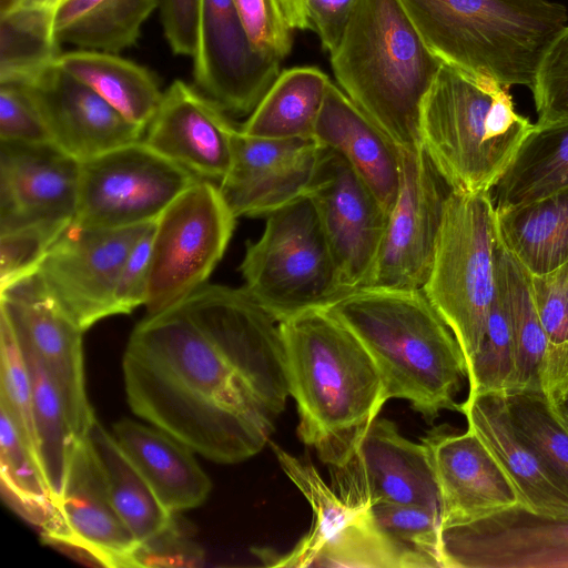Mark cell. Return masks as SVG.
<instances>
[{
    "label": "cell",
    "mask_w": 568,
    "mask_h": 568,
    "mask_svg": "<svg viewBox=\"0 0 568 568\" xmlns=\"http://www.w3.org/2000/svg\"><path fill=\"white\" fill-rule=\"evenodd\" d=\"M122 371L136 416L221 464L260 453L290 396L278 323L209 282L135 325Z\"/></svg>",
    "instance_id": "1"
},
{
    "label": "cell",
    "mask_w": 568,
    "mask_h": 568,
    "mask_svg": "<svg viewBox=\"0 0 568 568\" xmlns=\"http://www.w3.org/2000/svg\"><path fill=\"white\" fill-rule=\"evenodd\" d=\"M278 325L297 435L329 469L342 467L388 400L382 374L357 336L325 307Z\"/></svg>",
    "instance_id": "2"
},
{
    "label": "cell",
    "mask_w": 568,
    "mask_h": 568,
    "mask_svg": "<svg viewBox=\"0 0 568 568\" xmlns=\"http://www.w3.org/2000/svg\"><path fill=\"white\" fill-rule=\"evenodd\" d=\"M363 343L375 361L387 398L409 402L432 424L458 410L467 378L464 353L422 290L359 288L325 307Z\"/></svg>",
    "instance_id": "3"
},
{
    "label": "cell",
    "mask_w": 568,
    "mask_h": 568,
    "mask_svg": "<svg viewBox=\"0 0 568 568\" xmlns=\"http://www.w3.org/2000/svg\"><path fill=\"white\" fill-rule=\"evenodd\" d=\"M329 55L334 77L353 103L400 149L420 148L422 104L443 62L402 1L357 0Z\"/></svg>",
    "instance_id": "4"
},
{
    "label": "cell",
    "mask_w": 568,
    "mask_h": 568,
    "mask_svg": "<svg viewBox=\"0 0 568 568\" xmlns=\"http://www.w3.org/2000/svg\"><path fill=\"white\" fill-rule=\"evenodd\" d=\"M443 62L505 88H531L568 10L551 0H400Z\"/></svg>",
    "instance_id": "5"
},
{
    "label": "cell",
    "mask_w": 568,
    "mask_h": 568,
    "mask_svg": "<svg viewBox=\"0 0 568 568\" xmlns=\"http://www.w3.org/2000/svg\"><path fill=\"white\" fill-rule=\"evenodd\" d=\"M507 89L442 63L422 104L419 133L455 191L490 192L534 126Z\"/></svg>",
    "instance_id": "6"
},
{
    "label": "cell",
    "mask_w": 568,
    "mask_h": 568,
    "mask_svg": "<svg viewBox=\"0 0 568 568\" xmlns=\"http://www.w3.org/2000/svg\"><path fill=\"white\" fill-rule=\"evenodd\" d=\"M498 244L490 192L454 191L422 291L454 333L467 367L486 332L496 291Z\"/></svg>",
    "instance_id": "7"
},
{
    "label": "cell",
    "mask_w": 568,
    "mask_h": 568,
    "mask_svg": "<svg viewBox=\"0 0 568 568\" xmlns=\"http://www.w3.org/2000/svg\"><path fill=\"white\" fill-rule=\"evenodd\" d=\"M243 290L277 323L345 294L316 207L306 194L266 215L240 265Z\"/></svg>",
    "instance_id": "8"
},
{
    "label": "cell",
    "mask_w": 568,
    "mask_h": 568,
    "mask_svg": "<svg viewBox=\"0 0 568 568\" xmlns=\"http://www.w3.org/2000/svg\"><path fill=\"white\" fill-rule=\"evenodd\" d=\"M277 462L311 505L313 525L287 554L256 548L267 567L427 568L376 524L368 506L346 503L328 486L310 459L298 458L271 443Z\"/></svg>",
    "instance_id": "9"
},
{
    "label": "cell",
    "mask_w": 568,
    "mask_h": 568,
    "mask_svg": "<svg viewBox=\"0 0 568 568\" xmlns=\"http://www.w3.org/2000/svg\"><path fill=\"white\" fill-rule=\"evenodd\" d=\"M235 221L219 184L203 179L161 213L152 236L146 314L182 303L207 283Z\"/></svg>",
    "instance_id": "10"
},
{
    "label": "cell",
    "mask_w": 568,
    "mask_h": 568,
    "mask_svg": "<svg viewBox=\"0 0 568 568\" xmlns=\"http://www.w3.org/2000/svg\"><path fill=\"white\" fill-rule=\"evenodd\" d=\"M197 180L143 140L123 145L81 163L73 222L95 229L153 222Z\"/></svg>",
    "instance_id": "11"
},
{
    "label": "cell",
    "mask_w": 568,
    "mask_h": 568,
    "mask_svg": "<svg viewBox=\"0 0 568 568\" xmlns=\"http://www.w3.org/2000/svg\"><path fill=\"white\" fill-rule=\"evenodd\" d=\"M396 201L365 287L422 290L433 264L446 203L455 191L424 149H400Z\"/></svg>",
    "instance_id": "12"
},
{
    "label": "cell",
    "mask_w": 568,
    "mask_h": 568,
    "mask_svg": "<svg viewBox=\"0 0 568 568\" xmlns=\"http://www.w3.org/2000/svg\"><path fill=\"white\" fill-rule=\"evenodd\" d=\"M150 223L95 229L72 222L47 252L36 273L83 332L114 315V291L120 271Z\"/></svg>",
    "instance_id": "13"
},
{
    "label": "cell",
    "mask_w": 568,
    "mask_h": 568,
    "mask_svg": "<svg viewBox=\"0 0 568 568\" xmlns=\"http://www.w3.org/2000/svg\"><path fill=\"white\" fill-rule=\"evenodd\" d=\"M307 195L315 204L345 294L365 287L388 213L351 164L324 146Z\"/></svg>",
    "instance_id": "14"
},
{
    "label": "cell",
    "mask_w": 568,
    "mask_h": 568,
    "mask_svg": "<svg viewBox=\"0 0 568 568\" xmlns=\"http://www.w3.org/2000/svg\"><path fill=\"white\" fill-rule=\"evenodd\" d=\"M0 314L21 345L40 359L64 403L78 438L87 436L94 412L84 379L83 331L70 318L34 273L0 290Z\"/></svg>",
    "instance_id": "15"
},
{
    "label": "cell",
    "mask_w": 568,
    "mask_h": 568,
    "mask_svg": "<svg viewBox=\"0 0 568 568\" xmlns=\"http://www.w3.org/2000/svg\"><path fill=\"white\" fill-rule=\"evenodd\" d=\"M444 568H568V517L520 503L442 529Z\"/></svg>",
    "instance_id": "16"
},
{
    "label": "cell",
    "mask_w": 568,
    "mask_h": 568,
    "mask_svg": "<svg viewBox=\"0 0 568 568\" xmlns=\"http://www.w3.org/2000/svg\"><path fill=\"white\" fill-rule=\"evenodd\" d=\"M331 473L333 489L351 505L390 503L440 513L426 446L403 437L389 419L376 418L352 458Z\"/></svg>",
    "instance_id": "17"
},
{
    "label": "cell",
    "mask_w": 568,
    "mask_h": 568,
    "mask_svg": "<svg viewBox=\"0 0 568 568\" xmlns=\"http://www.w3.org/2000/svg\"><path fill=\"white\" fill-rule=\"evenodd\" d=\"M194 80L225 112L251 114L281 73V62L258 54L232 0H202Z\"/></svg>",
    "instance_id": "18"
},
{
    "label": "cell",
    "mask_w": 568,
    "mask_h": 568,
    "mask_svg": "<svg viewBox=\"0 0 568 568\" xmlns=\"http://www.w3.org/2000/svg\"><path fill=\"white\" fill-rule=\"evenodd\" d=\"M81 162L52 142L0 141V233L74 221Z\"/></svg>",
    "instance_id": "19"
},
{
    "label": "cell",
    "mask_w": 568,
    "mask_h": 568,
    "mask_svg": "<svg viewBox=\"0 0 568 568\" xmlns=\"http://www.w3.org/2000/svg\"><path fill=\"white\" fill-rule=\"evenodd\" d=\"M239 133L220 105L175 80L163 92L143 141L197 178L219 184L232 165Z\"/></svg>",
    "instance_id": "20"
},
{
    "label": "cell",
    "mask_w": 568,
    "mask_h": 568,
    "mask_svg": "<svg viewBox=\"0 0 568 568\" xmlns=\"http://www.w3.org/2000/svg\"><path fill=\"white\" fill-rule=\"evenodd\" d=\"M322 151L314 138L263 139L240 131L219 187L236 219L266 216L307 194Z\"/></svg>",
    "instance_id": "21"
},
{
    "label": "cell",
    "mask_w": 568,
    "mask_h": 568,
    "mask_svg": "<svg viewBox=\"0 0 568 568\" xmlns=\"http://www.w3.org/2000/svg\"><path fill=\"white\" fill-rule=\"evenodd\" d=\"M71 536L50 545L87 564L128 567L138 540L121 519L88 436L70 455L62 493L55 501Z\"/></svg>",
    "instance_id": "22"
},
{
    "label": "cell",
    "mask_w": 568,
    "mask_h": 568,
    "mask_svg": "<svg viewBox=\"0 0 568 568\" xmlns=\"http://www.w3.org/2000/svg\"><path fill=\"white\" fill-rule=\"evenodd\" d=\"M426 446L440 499L442 529L465 525L519 503L507 475L478 438L447 426L430 429Z\"/></svg>",
    "instance_id": "23"
},
{
    "label": "cell",
    "mask_w": 568,
    "mask_h": 568,
    "mask_svg": "<svg viewBox=\"0 0 568 568\" xmlns=\"http://www.w3.org/2000/svg\"><path fill=\"white\" fill-rule=\"evenodd\" d=\"M29 87L42 110L52 143L81 163L143 140V128L57 63Z\"/></svg>",
    "instance_id": "24"
},
{
    "label": "cell",
    "mask_w": 568,
    "mask_h": 568,
    "mask_svg": "<svg viewBox=\"0 0 568 568\" xmlns=\"http://www.w3.org/2000/svg\"><path fill=\"white\" fill-rule=\"evenodd\" d=\"M459 412L500 465L521 505L539 514L568 517V495L515 429L504 394L467 396Z\"/></svg>",
    "instance_id": "25"
},
{
    "label": "cell",
    "mask_w": 568,
    "mask_h": 568,
    "mask_svg": "<svg viewBox=\"0 0 568 568\" xmlns=\"http://www.w3.org/2000/svg\"><path fill=\"white\" fill-rule=\"evenodd\" d=\"M314 139L341 154L389 213L400 184L402 150L332 81Z\"/></svg>",
    "instance_id": "26"
},
{
    "label": "cell",
    "mask_w": 568,
    "mask_h": 568,
    "mask_svg": "<svg viewBox=\"0 0 568 568\" xmlns=\"http://www.w3.org/2000/svg\"><path fill=\"white\" fill-rule=\"evenodd\" d=\"M112 434L170 511L189 510L205 501L212 483L187 445L131 418L118 420Z\"/></svg>",
    "instance_id": "27"
},
{
    "label": "cell",
    "mask_w": 568,
    "mask_h": 568,
    "mask_svg": "<svg viewBox=\"0 0 568 568\" xmlns=\"http://www.w3.org/2000/svg\"><path fill=\"white\" fill-rule=\"evenodd\" d=\"M494 190L496 210L568 190V119L534 124Z\"/></svg>",
    "instance_id": "28"
},
{
    "label": "cell",
    "mask_w": 568,
    "mask_h": 568,
    "mask_svg": "<svg viewBox=\"0 0 568 568\" xmlns=\"http://www.w3.org/2000/svg\"><path fill=\"white\" fill-rule=\"evenodd\" d=\"M496 222L500 244L529 274H545L568 262V190L496 210Z\"/></svg>",
    "instance_id": "29"
},
{
    "label": "cell",
    "mask_w": 568,
    "mask_h": 568,
    "mask_svg": "<svg viewBox=\"0 0 568 568\" xmlns=\"http://www.w3.org/2000/svg\"><path fill=\"white\" fill-rule=\"evenodd\" d=\"M331 80L316 67L282 71L272 83L241 133L263 139H311Z\"/></svg>",
    "instance_id": "30"
},
{
    "label": "cell",
    "mask_w": 568,
    "mask_h": 568,
    "mask_svg": "<svg viewBox=\"0 0 568 568\" xmlns=\"http://www.w3.org/2000/svg\"><path fill=\"white\" fill-rule=\"evenodd\" d=\"M57 64L144 130L161 103L163 92L153 74L116 53L79 49L61 53Z\"/></svg>",
    "instance_id": "31"
},
{
    "label": "cell",
    "mask_w": 568,
    "mask_h": 568,
    "mask_svg": "<svg viewBox=\"0 0 568 568\" xmlns=\"http://www.w3.org/2000/svg\"><path fill=\"white\" fill-rule=\"evenodd\" d=\"M159 0H63L53 12L60 43L119 53L132 47Z\"/></svg>",
    "instance_id": "32"
},
{
    "label": "cell",
    "mask_w": 568,
    "mask_h": 568,
    "mask_svg": "<svg viewBox=\"0 0 568 568\" xmlns=\"http://www.w3.org/2000/svg\"><path fill=\"white\" fill-rule=\"evenodd\" d=\"M87 436L101 464L112 503L138 542L165 530L175 514L161 503L114 435L95 418Z\"/></svg>",
    "instance_id": "33"
},
{
    "label": "cell",
    "mask_w": 568,
    "mask_h": 568,
    "mask_svg": "<svg viewBox=\"0 0 568 568\" xmlns=\"http://www.w3.org/2000/svg\"><path fill=\"white\" fill-rule=\"evenodd\" d=\"M496 285L506 304L514 344L510 393L542 390L540 379L548 343L536 310L530 274L500 242L496 251Z\"/></svg>",
    "instance_id": "34"
},
{
    "label": "cell",
    "mask_w": 568,
    "mask_h": 568,
    "mask_svg": "<svg viewBox=\"0 0 568 568\" xmlns=\"http://www.w3.org/2000/svg\"><path fill=\"white\" fill-rule=\"evenodd\" d=\"M0 476L4 499L19 514L40 527L42 534L55 529L63 521L37 457L2 406Z\"/></svg>",
    "instance_id": "35"
},
{
    "label": "cell",
    "mask_w": 568,
    "mask_h": 568,
    "mask_svg": "<svg viewBox=\"0 0 568 568\" xmlns=\"http://www.w3.org/2000/svg\"><path fill=\"white\" fill-rule=\"evenodd\" d=\"M60 55L53 11L17 7L0 13V83L32 85Z\"/></svg>",
    "instance_id": "36"
},
{
    "label": "cell",
    "mask_w": 568,
    "mask_h": 568,
    "mask_svg": "<svg viewBox=\"0 0 568 568\" xmlns=\"http://www.w3.org/2000/svg\"><path fill=\"white\" fill-rule=\"evenodd\" d=\"M19 345L31 377L33 426L39 462L57 501L63 489L70 455L78 437L62 397L47 369L29 347L20 343Z\"/></svg>",
    "instance_id": "37"
},
{
    "label": "cell",
    "mask_w": 568,
    "mask_h": 568,
    "mask_svg": "<svg viewBox=\"0 0 568 568\" xmlns=\"http://www.w3.org/2000/svg\"><path fill=\"white\" fill-rule=\"evenodd\" d=\"M517 433L568 495V430L554 414L542 390L505 395Z\"/></svg>",
    "instance_id": "38"
},
{
    "label": "cell",
    "mask_w": 568,
    "mask_h": 568,
    "mask_svg": "<svg viewBox=\"0 0 568 568\" xmlns=\"http://www.w3.org/2000/svg\"><path fill=\"white\" fill-rule=\"evenodd\" d=\"M536 310L547 337L540 385L545 395L568 382V262L531 275Z\"/></svg>",
    "instance_id": "39"
},
{
    "label": "cell",
    "mask_w": 568,
    "mask_h": 568,
    "mask_svg": "<svg viewBox=\"0 0 568 568\" xmlns=\"http://www.w3.org/2000/svg\"><path fill=\"white\" fill-rule=\"evenodd\" d=\"M515 355L505 301L496 285L487 327L480 346L467 367L468 396L513 390Z\"/></svg>",
    "instance_id": "40"
},
{
    "label": "cell",
    "mask_w": 568,
    "mask_h": 568,
    "mask_svg": "<svg viewBox=\"0 0 568 568\" xmlns=\"http://www.w3.org/2000/svg\"><path fill=\"white\" fill-rule=\"evenodd\" d=\"M371 509L376 524L397 545L427 568H444L439 511L390 503H376Z\"/></svg>",
    "instance_id": "41"
},
{
    "label": "cell",
    "mask_w": 568,
    "mask_h": 568,
    "mask_svg": "<svg viewBox=\"0 0 568 568\" xmlns=\"http://www.w3.org/2000/svg\"><path fill=\"white\" fill-rule=\"evenodd\" d=\"M0 357V406L8 410L39 462L29 368L12 327L1 315Z\"/></svg>",
    "instance_id": "42"
},
{
    "label": "cell",
    "mask_w": 568,
    "mask_h": 568,
    "mask_svg": "<svg viewBox=\"0 0 568 568\" xmlns=\"http://www.w3.org/2000/svg\"><path fill=\"white\" fill-rule=\"evenodd\" d=\"M67 226L38 224L0 233V290L33 275Z\"/></svg>",
    "instance_id": "43"
},
{
    "label": "cell",
    "mask_w": 568,
    "mask_h": 568,
    "mask_svg": "<svg viewBox=\"0 0 568 568\" xmlns=\"http://www.w3.org/2000/svg\"><path fill=\"white\" fill-rule=\"evenodd\" d=\"M254 50L282 62L293 45V29L280 0H232Z\"/></svg>",
    "instance_id": "44"
},
{
    "label": "cell",
    "mask_w": 568,
    "mask_h": 568,
    "mask_svg": "<svg viewBox=\"0 0 568 568\" xmlns=\"http://www.w3.org/2000/svg\"><path fill=\"white\" fill-rule=\"evenodd\" d=\"M530 90L537 123L568 119V24L546 51Z\"/></svg>",
    "instance_id": "45"
},
{
    "label": "cell",
    "mask_w": 568,
    "mask_h": 568,
    "mask_svg": "<svg viewBox=\"0 0 568 568\" xmlns=\"http://www.w3.org/2000/svg\"><path fill=\"white\" fill-rule=\"evenodd\" d=\"M0 141L52 142L42 110L29 85L0 83Z\"/></svg>",
    "instance_id": "46"
},
{
    "label": "cell",
    "mask_w": 568,
    "mask_h": 568,
    "mask_svg": "<svg viewBox=\"0 0 568 568\" xmlns=\"http://www.w3.org/2000/svg\"><path fill=\"white\" fill-rule=\"evenodd\" d=\"M203 557V550L183 534L175 518L165 530L138 544L128 567L200 566Z\"/></svg>",
    "instance_id": "47"
},
{
    "label": "cell",
    "mask_w": 568,
    "mask_h": 568,
    "mask_svg": "<svg viewBox=\"0 0 568 568\" xmlns=\"http://www.w3.org/2000/svg\"><path fill=\"white\" fill-rule=\"evenodd\" d=\"M154 223L141 234L122 265L114 291V315L130 314L145 304Z\"/></svg>",
    "instance_id": "48"
},
{
    "label": "cell",
    "mask_w": 568,
    "mask_h": 568,
    "mask_svg": "<svg viewBox=\"0 0 568 568\" xmlns=\"http://www.w3.org/2000/svg\"><path fill=\"white\" fill-rule=\"evenodd\" d=\"M357 0H301L293 30L311 29L332 53L339 44Z\"/></svg>",
    "instance_id": "49"
},
{
    "label": "cell",
    "mask_w": 568,
    "mask_h": 568,
    "mask_svg": "<svg viewBox=\"0 0 568 568\" xmlns=\"http://www.w3.org/2000/svg\"><path fill=\"white\" fill-rule=\"evenodd\" d=\"M159 8L172 51L193 57L197 47L202 0H159Z\"/></svg>",
    "instance_id": "50"
},
{
    "label": "cell",
    "mask_w": 568,
    "mask_h": 568,
    "mask_svg": "<svg viewBox=\"0 0 568 568\" xmlns=\"http://www.w3.org/2000/svg\"><path fill=\"white\" fill-rule=\"evenodd\" d=\"M546 397L554 414L568 430V382L552 389Z\"/></svg>",
    "instance_id": "51"
},
{
    "label": "cell",
    "mask_w": 568,
    "mask_h": 568,
    "mask_svg": "<svg viewBox=\"0 0 568 568\" xmlns=\"http://www.w3.org/2000/svg\"><path fill=\"white\" fill-rule=\"evenodd\" d=\"M63 0H17L12 8H36L53 11ZM11 8V9H12ZM10 10V9H9ZM6 12V11H4Z\"/></svg>",
    "instance_id": "52"
},
{
    "label": "cell",
    "mask_w": 568,
    "mask_h": 568,
    "mask_svg": "<svg viewBox=\"0 0 568 568\" xmlns=\"http://www.w3.org/2000/svg\"><path fill=\"white\" fill-rule=\"evenodd\" d=\"M283 7L285 17L287 19L288 24L293 29V23L297 14L298 6L301 0H280Z\"/></svg>",
    "instance_id": "53"
},
{
    "label": "cell",
    "mask_w": 568,
    "mask_h": 568,
    "mask_svg": "<svg viewBox=\"0 0 568 568\" xmlns=\"http://www.w3.org/2000/svg\"><path fill=\"white\" fill-rule=\"evenodd\" d=\"M16 2L17 0H0V13L11 9Z\"/></svg>",
    "instance_id": "54"
},
{
    "label": "cell",
    "mask_w": 568,
    "mask_h": 568,
    "mask_svg": "<svg viewBox=\"0 0 568 568\" xmlns=\"http://www.w3.org/2000/svg\"><path fill=\"white\" fill-rule=\"evenodd\" d=\"M567 383V382H566Z\"/></svg>",
    "instance_id": "55"
}]
</instances>
